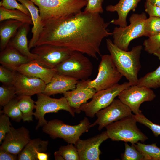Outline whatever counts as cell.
Instances as JSON below:
<instances>
[{"instance_id":"obj_1","label":"cell","mask_w":160,"mask_h":160,"mask_svg":"<svg viewBox=\"0 0 160 160\" xmlns=\"http://www.w3.org/2000/svg\"><path fill=\"white\" fill-rule=\"evenodd\" d=\"M43 29L36 46L49 44L67 48L96 59L101 56L103 39L112 35L100 14L84 11L58 19L42 21Z\"/></svg>"},{"instance_id":"obj_2","label":"cell","mask_w":160,"mask_h":160,"mask_svg":"<svg viewBox=\"0 0 160 160\" xmlns=\"http://www.w3.org/2000/svg\"><path fill=\"white\" fill-rule=\"evenodd\" d=\"M107 47L115 66L132 85L137 84L138 73L141 66L140 57L143 46L134 47L130 51L121 49L109 39H106Z\"/></svg>"},{"instance_id":"obj_3","label":"cell","mask_w":160,"mask_h":160,"mask_svg":"<svg viewBox=\"0 0 160 160\" xmlns=\"http://www.w3.org/2000/svg\"><path fill=\"white\" fill-rule=\"evenodd\" d=\"M30 0L38 7L41 22L74 15L87 3V0Z\"/></svg>"},{"instance_id":"obj_4","label":"cell","mask_w":160,"mask_h":160,"mask_svg":"<svg viewBox=\"0 0 160 160\" xmlns=\"http://www.w3.org/2000/svg\"><path fill=\"white\" fill-rule=\"evenodd\" d=\"M133 114L105 127L109 138L113 141L129 142L132 144L144 142L148 137L137 127Z\"/></svg>"},{"instance_id":"obj_5","label":"cell","mask_w":160,"mask_h":160,"mask_svg":"<svg viewBox=\"0 0 160 160\" xmlns=\"http://www.w3.org/2000/svg\"><path fill=\"white\" fill-rule=\"evenodd\" d=\"M90 124L86 117L79 124L74 125L67 124L55 119L48 121L43 127L42 130L53 139L62 138L68 143L74 144L83 133L88 131Z\"/></svg>"},{"instance_id":"obj_6","label":"cell","mask_w":160,"mask_h":160,"mask_svg":"<svg viewBox=\"0 0 160 160\" xmlns=\"http://www.w3.org/2000/svg\"><path fill=\"white\" fill-rule=\"evenodd\" d=\"M147 17L144 12L132 15L129 18L130 24L125 27H115L112 32L113 44L120 49L128 51L131 41L144 36V24Z\"/></svg>"},{"instance_id":"obj_7","label":"cell","mask_w":160,"mask_h":160,"mask_svg":"<svg viewBox=\"0 0 160 160\" xmlns=\"http://www.w3.org/2000/svg\"><path fill=\"white\" fill-rule=\"evenodd\" d=\"M57 73L78 80H86L91 76L93 64L84 54L72 51L69 57L55 68Z\"/></svg>"},{"instance_id":"obj_8","label":"cell","mask_w":160,"mask_h":160,"mask_svg":"<svg viewBox=\"0 0 160 160\" xmlns=\"http://www.w3.org/2000/svg\"><path fill=\"white\" fill-rule=\"evenodd\" d=\"M96 78L90 80L89 87L97 92L111 88L118 84L123 76L118 71L110 55H102Z\"/></svg>"},{"instance_id":"obj_9","label":"cell","mask_w":160,"mask_h":160,"mask_svg":"<svg viewBox=\"0 0 160 160\" xmlns=\"http://www.w3.org/2000/svg\"><path fill=\"white\" fill-rule=\"evenodd\" d=\"M37 95V100L35 101L36 111L33 113L36 119L38 121L36 127V130L47 123L44 118L45 115L47 113H57L59 110H64L74 116V110L70 106L64 97L59 99L52 98L43 93L38 94Z\"/></svg>"},{"instance_id":"obj_10","label":"cell","mask_w":160,"mask_h":160,"mask_svg":"<svg viewBox=\"0 0 160 160\" xmlns=\"http://www.w3.org/2000/svg\"><path fill=\"white\" fill-rule=\"evenodd\" d=\"M131 86L129 82H126L121 84L118 83L111 88L97 91L90 102L81 105L80 110L84 112L87 116L93 118L98 111L110 105L122 90Z\"/></svg>"},{"instance_id":"obj_11","label":"cell","mask_w":160,"mask_h":160,"mask_svg":"<svg viewBox=\"0 0 160 160\" xmlns=\"http://www.w3.org/2000/svg\"><path fill=\"white\" fill-rule=\"evenodd\" d=\"M72 51L63 47L43 44L34 47L31 52L37 56L35 59L41 65L54 69L68 59Z\"/></svg>"},{"instance_id":"obj_12","label":"cell","mask_w":160,"mask_h":160,"mask_svg":"<svg viewBox=\"0 0 160 160\" xmlns=\"http://www.w3.org/2000/svg\"><path fill=\"white\" fill-rule=\"evenodd\" d=\"M118 98L127 106L135 115L142 113L140 107L142 103L151 101L156 95L151 89L137 85L131 86L122 90L118 96Z\"/></svg>"},{"instance_id":"obj_13","label":"cell","mask_w":160,"mask_h":160,"mask_svg":"<svg viewBox=\"0 0 160 160\" xmlns=\"http://www.w3.org/2000/svg\"><path fill=\"white\" fill-rule=\"evenodd\" d=\"M130 108L119 99H114L109 106L98 111L96 120L89 126V129L98 124L100 131L109 124L132 115Z\"/></svg>"},{"instance_id":"obj_14","label":"cell","mask_w":160,"mask_h":160,"mask_svg":"<svg viewBox=\"0 0 160 160\" xmlns=\"http://www.w3.org/2000/svg\"><path fill=\"white\" fill-rule=\"evenodd\" d=\"M109 138L106 131L86 140L79 139L74 144L79 160H99L101 144Z\"/></svg>"},{"instance_id":"obj_15","label":"cell","mask_w":160,"mask_h":160,"mask_svg":"<svg viewBox=\"0 0 160 160\" xmlns=\"http://www.w3.org/2000/svg\"><path fill=\"white\" fill-rule=\"evenodd\" d=\"M90 80L78 81L75 89L63 94L70 106L76 113H80L81 105L92 98L97 92L95 89L89 87L88 83Z\"/></svg>"},{"instance_id":"obj_16","label":"cell","mask_w":160,"mask_h":160,"mask_svg":"<svg viewBox=\"0 0 160 160\" xmlns=\"http://www.w3.org/2000/svg\"><path fill=\"white\" fill-rule=\"evenodd\" d=\"M29 131L23 126L17 129L11 127L6 134L0 148L18 155L31 140Z\"/></svg>"},{"instance_id":"obj_17","label":"cell","mask_w":160,"mask_h":160,"mask_svg":"<svg viewBox=\"0 0 160 160\" xmlns=\"http://www.w3.org/2000/svg\"><path fill=\"white\" fill-rule=\"evenodd\" d=\"M15 71L12 85L15 88L17 95L31 96L43 92L47 84L43 80Z\"/></svg>"},{"instance_id":"obj_18","label":"cell","mask_w":160,"mask_h":160,"mask_svg":"<svg viewBox=\"0 0 160 160\" xmlns=\"http://www.w3.org/2000/svg\"><path fill=\"white\" fill-rule=\"evenodd\" d=\"M13 71L29 77L40 79L46 84L50 82L53 77L57 73L55 68H45L40 65L36 60L22 64Z\"/></svg>"},{"instance_id":"obj_19","label":"cell","mask_w":160,"mask_h":160,"mask_svg":"<svg viewBox=\"0 0 160 160\" xmlns=\"http://www.w3.org/2000/svg\"><path fill=\"white\" fill-rule=\"evenodd\" d=\"M78 81L75 78L56 73L50 82L46 84L42 93L49 96L63 94L75 89Z\"/></svg>"},{"instance_id":"obj_20","label":"cell","mask_w":160,"mask_h":160,"mask_svg":"<svg viewBox=\"0 0 160 160\" xmlns=\"http://www.w3.org/2000/svg\"><path fill=\"white\" fill-rule=\"evenodd\" d=\"M141 0H119L115 5L110 4L107 6L105 9L107 11L116 12L118 18L113 19L111 23L119 27H125L127 26V18L129 12L135 11L138 3Z\"/></svg>"},{"instance_id":"obj_21","label":"cell","mask_w":160,"mask_h":160,"mask_svg":"<svg viewBox=\"0 0 160 160\" xmlns=\"http://www.w3.org/2000/svg\"><path fill=\"white\" fill-rule=\"evenodd\" d=\"M30 25L23 23L11 39L7 45L13 47L23 55L33 60L36 59L37 56L30 52L28 47L27 36Z\"/></svg>"},{"instance_id":"obj_22","label":"cell","mask_w":160,"mask_h":160,"mask_svg":"<svg viewBox=\"0 0 160 160\" xmlns=\"http://www.w3.org/2000/svg\"><path fill=\"white\" fill-rule=\"evenodd\" d=\"M31 60L13 47L7 45L0 54V63L2 65L12 70Z\"/></svg>"},{"instance_id":"obj_23","label":"cell","mask_w":160,"mask_h":160,"mask_svg":"<svg viewBox=\"0 0 160 160\" xmlns=\"http://www.w3.org/2000/svg\"><path fill=\"white\" fill-rule=\"evenodd\" d=\"M25 7L29 11L33 26L32 29V37L28 44L29 49L34 48L41 32L43 25L39 15L38 8L30 0H17Z\"/></svg>"},{"instance_id":"obj_24","label":"cell","mask_w":160,"mask_h":160,"mask_svg":"<svg viewBox=\"0 0 160 160\" xmlns=\"http://www.w3.org/2000/svg\"><path fill=\"white\" fill-rule=\"evenodd\" d=\"M49 144L48 140L39 138L31 139L18 155L19 160H38L37 152H45Z\"/></svg>"},{"instance_id":"obj_25","label":"cell","mask_w":160,"mask_h":160,"mask_svg":"<svg viewBox=\"0 0 160 160\" xmlns=\"http://www.w3.org/2000/svg\"><path fill=\"white\" fill-rule=\"evenodd\" d=\"M23 24L18 20L9 19L1 22L0 49L1 51L7 46L9 41L19 28Z\"/></svg>"},{"instance_id":"obj_26","label":"cell","mask_w":160,"mask_h":160,"mask_svg":"<svg viewBox=\"0 0 160 160\" xmlns=\"http://www.w3.org/2000/svg\"><path fill=\"white\" fill-rule=\"evenodd\" d=\"M17 104L23 115L22 120L24 122L33 121L34 112L36 105L34 101L28 95L18 96Z\"/></svg>"},{"instance_id":"obj_27","label":"cell","mask_w":160,"mask_h":160,"mask_svg":"<svg viewBox=\"0 0 160 160\" xmlns=\"http://www.w3.org/2000/svg\"><path fill=\"white\" fill-rule=\"evenodd\" d=\"M9 19L15 20L23 23L33 25L31 16L18 9H8L0 6V21Z\"/></svg>"},{"instance_id":"obj_28","label":"cell","mask_w":160,"mask_h":160,"mask_svg":"<svg viewBox=\"0 0 160 160\" xmlns=\"http://www.w3.org/2000/svg\"><path fill=\"white\" fill-rule=\"evenodd\" d=\"M132 145L142 153L144 160H160V148L156 143L145 144L138 142Z\"/></svg>"},{"instance_id":"obj_29","label":"cell","mask_w":160,"mask_h":160,"mask_svg":"<svg viewBox=\"0 0 160 160\" xmlns=\"http://www.w3.org/2000/svg\"><path fill=\"white\" fill-rule=\"evenodd\" d=\"M137 85L150 89L160 87V65L154 71L148 73L139 79Z\"/></svg>"},{"instance_id":"obj_30","label":"cell","mask_w":160,"mask_h":160,"mask_svg":"<svg viewBox=\"0 0 160 160\" xmlns=\"http://www.w3.org/2000/svg\"><path fill=\"white\" fill-rule=\"evenodd\" d=\"M73 144L62 146L54 153L55 160H79L77 151Z\"/></svg>"},{"instance_id":"obj_31","label":"cell","mask_w":160,"mask_h":160,"mask_svg":"<svg viewBox=\"0 0 160 160\" xmlns=\"http://www.w3.org/2000/svg\"><path fill=\"white\" fill-rule=\"evenodd\" d=\"M1 113L17 122L23 119L22 113L17 104V99L15 97L3 106Z\"/></svg>"},{"instance_id":"obj_32","label":"cell","mask_w":160,"mask_h":160,"mask_svg":"<svg viewBox=\"0 0 160 160\" xmlns=\"http://www.w3.org/2000/svg\"><path fill=\"white\" fill-rule=\"evenodd\" d=\"M145 36L148 37L160 33V17L149 16L144 24Z\"/></svg>"},{"instance_id":"obj_33","label":"cell","mask_w":160,"mask_h":160,"mask_svg":"<svg viewBox=\"0 0 160 160\" xmlns=\"http://www.w3.org/2000/svg\"><path fill=\"white\" fill-rule=\"evenodd\" d=\"M16 91L13 85H3L0 87V105L4 106L15 98Z\"/></svg>"},{"instance_id":"obj_34","label":"cell","mask_w":160,"mask_h":160,"mask_svg":"<svg viewBox=\"0 0 160 160\" xmlns=\"http://www.w3.org/2000/svg\"><path fill=\"white\" fill-rule=\"evenodd\" d=\"M144 50L150 54H153L160 48V33L151 36L143 43Z\"/></svg>"},{"instance_id":"obj_35","label":"cell","mask_w":160,"mask_h":160,"mask_svg":"<svg viewBox=\"0 0 160 160\" xmlns=\"http://www.w3.org/2000/svg\"><path fill=\"white\" fill-rule=\"evenodd\" d=\"M125 144V151L121 156L122 160H144L142 153L133 145H129L126 142Z\"/></svg>"},{"instance_id":"obj_36","label":"cell","mask_w":160,"mask_h":160,"mask_svg":"<svg viewBox=\"0 0 160 160\" xmlns=\"http://www.w3.org/2000/svg\"><path fill=\"white\" fill-rule=\"evenodd\" d=\"M133 116L137 122L142 124L149 128L156 137H157L160 135V125L153 123L142 113L138 115L133 114Z\"/></svg>"},{"instance_id":"obj_37","label":"cell","mask_w":160,"mask_h":160,"mask_svg":"<svg viewBox=\"0 0 160 160\" xmlns=\"http://www.w3.org/2000/svg\"><path fill=\"white\" fill-rule=\"evenodd\" d=\"M16 71L2 65L0 66V81L4 85H13Z\"/></svg>"},{"instance_id":"obj_38","label":"cell","mask_w":160,"mask_h":160,"mask_svg":"<svg viewBox=\"0 0 160 160\" xmlns=\"http://www.w3.org/2000/svg\"><path fill=\"white\" fill-rule=\"evenodd\" d=\"M17 0H1L0 6H2L8 9H18L30 16V13L27 8L22 4H19Z\"/></svg>"},{"instance_id":"obj_39","label":"cell","mask_w":160,"mask_h":160,"mask_svg":"<svg viewBox=\"0 0 160 160\" xmlns=\"http://www.w3.org/2000/svg\"><path fill=\"white\" fill-rule=\"evenodd\" d=\"M12 124L9 117L5 114L0 116V144H1L6 134L9 131Z\"/></svg>"},{"instance_id":"obj_40","label":"cell","mask_w":160,"mask_h":160,"mask_svg":"<svg viewBox=\"0 0 160 160\" xmlns=\"http://www.w3.org/2000/svg\"><path fill=\"white\" fill-rule=\"evenodd\" d=\"M103 0H87V4L84 11L92 13H103L102 4Z\"/></svg>"},{"instance_id":"obj_41","label":"cell","mask_w":160,"mask_h":160,"mask_svg":"<svg viewBox=\"0 0 160 160\" xmlns=\"http://www.w3.org/2000/svg\"><path fill=\"white\" fill-rule=\"evenodd\" d=\"M145 12L149 16L160 17V7L145 2L144 4Z\"/></svg>"},{"instance_id":"obj_42","label":"cell","mask_w":160,"mask_h":160,"mask_svg":"<svg viewBox=\"0 0 160 160\" xmlns=\"http://www.w3.org/2000/svg\"><path fill=\"white\" fill-rule=\"evenodd\" d=\"M18 160V156L0 148V160Z\"/></svg>"},{"instance_id":"obj_43","label":"cell","mask_w":160,"mask_h":160,"mask_svg":"<svg viewBox=\"0 0 160 160\" xmlns=\"http://www.w3.org/2000/svg\"><path fill=\"white\" fill-rule=\"evenodd\" d=\"M37 158L38 160H48V154L44 152H37Z\"/></svg>"},{"instance_id":"obj_44","label":"cell","mask_w":160,"mask_h":160,"mask_svg":"<svg viewBox=\"0 0 160 160\" xmlns=\"http://www.w3.org/2000/svg\"><path fill=\"white\" fill-rule=\"evenodd\" d=\"M146 2L160 7V0H145Z\"/></svg>"},{"instance_id":"obj_45","label":"cell","mask_w":160,"mask_h":160,"mask_svg":"<svg viewBox=\"0 0 160 160\" xmlns=\"http://www.w3.org/2000/svg\"><path fill=\"white\" fill-rule=\"evenodd\" d=\"M153 54L157 57L158 59L160 60V48Z\"/></svg>"}]
</instances>
